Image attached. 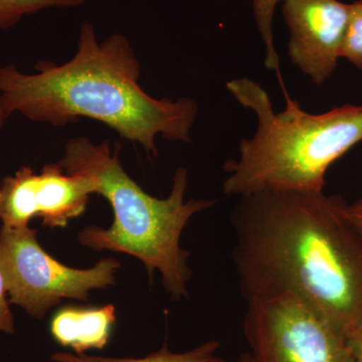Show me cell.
Masks as SVG:
<instances>
[{"instance_id": "2e32d148", "label": "cell", "mask_w": 362, "mask_h": 362, "mask_svg": "<svg viewBox=\"0 0 362 362\" xmlns=\"http://www.w3.org/2000/svg\"><path fill=\"white\" fill-rule=\"evenodd\" d=\"M354 345V356H356V362H362V327L356 333V337L351 340Z\"/></svg>"}, {"instance_id": "9a60e30c", "label": "cell", "mask_w": 362, "mask_h": 362, "mask_svg": "<svg viewBox=\"0 0 362 362\" xmlns=\"http://www.w3.org/2000/svg\"><path fill=\"white\" fill-rule=\"evenodd\" d=\"M347 218H349L350 223L356 228V233H358L362 242V204L357 202L354 204H346L345 207Z\"/></svg>"}, {"instance_id": "e0dca14e", "label": "cell", "mask_w": 362, "mask_h": 362, "mask_svg": "<svg viewBox=\"0 0 362 362\" xmlns=\"http://www.w3.org/2000/svg\"><path fill=\"white\" fill-rule=\"evenodd\" d=\"M8 118L6 110H4V105L0 101V130H1L2 126L6 123V119Z\"/></svg>"}, {"instance_id": "277c9868", "label": "cell", "mask_w": 362, "mask_h": 362, "mask_svg": "<svg viewBox=\"0 0 362 362\" xmlns=\"http://www.w3.org/2000/svg\"><path fill=\"white\" fill-rule=\"evenodd\" d=\"M226 88L258 120L255 135L240 143L239 158L226 162L223 192L228 197L264 188L323 192L331 164L362 141V105L314 115L283 88L286 109L275 113L268 93L254 81L237 78Z\"/></svg>"}, {"instance_id": "52a82bcc", "label": "cell", "mask_w": 362, "mask_h": 362, "mask_svg": "<svg viewBox=\"0 0 362 362\" xmlns=\"http://www.w3.org/2000/svg\"><path fill=\"white\" fill-rule=\"evenodd\" d=\"M92 194L90 178L68 175L59 163L47 164L39 175L21 166L0 182V221L8 228H23L40 218L44 226L65 228L85 213Z\"/></svg>"}, {"instance_id": "8fae6325", "label": "cell", "mask_w": 362, "mask_h": 362, "mask_svg": "<svg viewBox=\"0 0 362 362\" xmlns=\"http://www.w3.org/2000/svg\"><path fill=\"white\" fill-rule=\"evenodd\" d=\"M85 0H0V30H9L25 16L49 8H74Z\"/></svg>"}, {"instance_id": "7c38bea8", "label": "cell", "mask_w": 362, "mask_h": 362, "mask_svg": "<svg viewBox=\"0 0 362 362\" xmlns=\"http://www.w3.org/2000/svg\"><path fill=\"white\" fill-rule=\"evenodd\" d=\"M283 0H252L257 28L265 45V66L269 70L280 73V59L274 45L273 21L276 6Z\"/></svg>"}, {"instance_id": "d6986e66", "label": "cell", "mask_w": 362, "mask_h": 362, "mask_svg": "<svg viewBox=\"0 0 362 362\" xmlns=\"http://www.w3.org/2000/svg\"><path fill=\"white\" fill-rule=\"evenodd\" d=\"M358 202H361V204H362V199H361V201H358Z\"/></svg>"}, {"instance_id": "9c48e42d", "label": "cell", "mask_w": 362, "mask_h": 362, "mask_svg": "<svg viewBox=\"0 0 362 362\" xmlns=\"http://www.w3.org/2000/svg\"><path fill=\"white\" fill-rule=\"evenodd\" d=\"M116 322L113 304L101 307L66 306L52 316L49 330L54 341L75 354L102 350L110 340Z\"/></svg>"}, {"instance_id": "ba28073f", "label": "cell", "mask_w": 362, "mask_h": 362, "mask_svg": "<svg viewBox=\"0 0 362 362\" xmlns=\"http://www.w3.org/2000/svg\"><path fill=\"white\" fill-rule=\"evenodd\" d=\"M282 4L289 30V58L314 84L322 85L341 58L349 4L339 0H283Z\"/></svg>"}, {"instance_id": "6da1fadb", "label": "cell", "mask_w": 362, "mask_h": 362, "mask_svg": "<svg viewBox=\"0 0 362 362\" xmlns=\"http://www.w3.org/2000/svg\"><path fill=\"white\" fill-rule=\"evenodd\" d=\"M345 207L312 190L240 197L233 262L247 301L291 294L354 339L362 327V242Z\"/></svg>"}, {"instance_id": "5b68a950", "label": "cell", "mask_w": 362, "mask_h": 362, "mask_svg": "<svg viewBox=\"0 0 362 362\" xmlns=\"http://www.w3.org/2000/svg\"><path fill=\"white\" fill-rule=\"evenodd\" d=\"M120 267V262L106 258L90 269L71 268L42 249L30 226L0 228V268L9 301L35 319L44 318L64 299L88 301L92 290L115 284Z\"/></svg>"}, {"instance_id": "30bf717a", "label": "cell", "mask_w": 362, "mask_h": 362, "mask_svg": "<svg viewBox=\"0 0 362 362\" xmlns=\"http://www.w3.org/2000/svg\"><path fill=\"white\" fill-rule=\"evenodd\" d=\"M218 349L220 342L209 340L194 349L181 354L170 351L168 345L164 344L160 349L142 358L93 356L58 351L52 354L51 359L54 362H226L223 357L218 356Z\"/></svg>"}, {"instance_id": "4fadbf2b", "label": "cell", "mask_w": 362, "mask_h": 362, "mask_svg": "<svg viewBox=\"0 0 362 362\" xmlns=\"http://www.w3.org/2000/svg\"><path fill=\"white\" fill-rule=\"evenodd\" d=\"M356 68L362 69V0L349 4V18L340 52Z\"/></svg>"}, {"instance_id": "7a4b0ae2", "label": "cell", "mask_w": 362, "mask_h": 362, "mask_svg": "<svg viewBox=\"0 0 362 362\" xmlns=\"http://www.w3.org/2000/svg\"><path fill=\"white\" fill-rule=\"evenodd\" d=\"M35 73L0 68V101L7 116L65 126L92 119L157 156L156 139L190 142L197 102L156 99L139 85V61L129 40L114 33L99 42L89 21L81 26L77 52L66 63L39 62Z\"/></svg>"}, {"instance_id": "8992f818", "label": "cell", "mask_w": 362, "mask_h": 362, "mask_svg": "<svg viewBox=\"0 0 362 362\" xmlns=\"http://www.w3.org/2000/svg\"><path fill=\"white\" fill-rule=\"evenodd\" d=\"M243 328L252 362H356L351 340L287 293L247 300Z\"/></svg>"}, {"instance_id": "ac0fdd59", "label": "cell", "mask_w": 362, "mask_h": 362, "mask_svg": "<svg viewBox=\"0 0 362 362\" xmlns=\"http://www.w3.org/2000/svg\"><path fill=\"white\" fill-rule=\"evenodd\" d=\"M237 362H252V357L250 356L249 352H245V354L240 356Z\"/></svg>"}, {"instance_id": "3957f363", "label": "cell", "mask_w": 362, "mask_h": 362, "mask_svg": "<svg viewBox=\"0 0 362 362\" xmlns=\"http://www.w3.org/2000/svg\"><path fill=\"white\" fill-rule=\"evenodd\" d=\"M119 153V145L112 149L108 141L96 144L83 136L66 144L59 162L65 173L90 178L95 194L110 202L114 211L110 228L86 226L78 233V242L95 251L108 250L139 259L150 280L156 271L161 274L171 299L187 298L192 273L189 252L180 247L181 233L194 214L211 209L216 201H185L187 170L181 168L176 170L169 197L156 199L126 173Z\"/></svg>"}, {"instance_id": "5bb4252c", "label": "cell", "mask_w": 362, "mask_h": 362, "mask_svg": "<svg viewBox=\"0 0 362 362\" xmlns=\"http://www.w3.org/2000/svg\"><path fill=\"white\" fill-rule=\"evenodd\" d=\"M8 293H7L6 280L0 268V332L6 334L16 333V322L11 309Z\"/></svg>"}]
</instances>
